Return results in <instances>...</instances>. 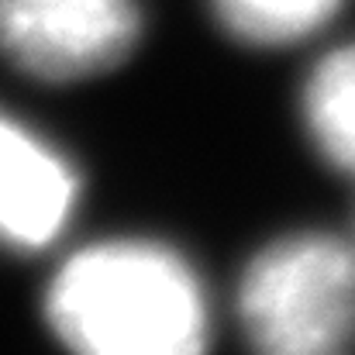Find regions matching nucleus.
<instances>
[{
	"label": "nucleus",
	"instance_id": "nucleus-1",
	"mask_svg": "<svg viewBox=\"0 0 355 355\" xmlns=\"http://www.w3.org/2000/svg\"><path fill=\"white\" fill-rule=\"evenodd\" d=\"M55 338L90 355H193L211 307L197 269L169 245L111 238L69 255L45 290Z\"/></svg>",
	"mask_w": 355,
	"mask_h": 355
},
{
	"label": "nucleus",
	"instance_id": "nucleus-2",
	"mask_svg": "<svg viewBox=\"0 0 355 355\" xmlns=\"http://www.w3.org/2000/svg\"><path fill=\"white\" fill-rule=\"evenodd\" d=\"M245 338L269 355H331L355 338V248L321 232L276 238L238 283Z\"/></svg>",
	"mask_w": 355,
	"mask_h": 355
},
{
	"label": "nucleus",
	"instance_id": "nucleus-3",
	"mask_svg": "<svg viewBox=\"0 0 355 355\" xmlns=\"http://www.w3.org/2000/svg\"><path fill=\"white\" fill-rule=\"evenodd\" d=\"M138 35L135 0H0V52L49 83L114 69Z\"/></svg>",
	"mask_w": 355,
	"mask_h": 355
},
{
	"label": "nucleus",
	"instance_id": "nucleus-4",
	"mask_svg": "<svg viewBox=\"0 0 355 355\" xmlns=\"http://www.w3.org/2000/svg\"><path fill=\"white\" fill-rule=\"evenodd\" d=\"M80 176L69 159L14 118L0 114V241L45 248L76 211Z\"/></svg>",
	"mask_w": 355,
	"mask_h": 355
},
{
	"label": "nucleus",
	"instance_id": "nucleus-5",
	"mask_svg": "<svg viewBox=\"0 0 355 355\" xmlns=\"http://www.w3.org/2000/svg\"><path fill=\"white\" fill-rule=\"evenodd\" d=\"M300 107L324 162L355 176V42L331 49L311 69Z\"/></svg>",
	"mask_w": 355,
	"mask_h": 355
},
{
	"label": "nucleus",
	"instance_id": "nucleus-6",
	"mask_svg": "<svg viewBox=\"0 0 355 355\" xmlns=\"http://www.w3.org/2000/svg\"><path fill=\"white\" fill-rule=\"evenodd\" d=\"M345 0H211L221 28L245 45H293L328 24Z\"/></svg>",
	"mask_w": 355,
	"mask_h": 355
}]
</instances>
